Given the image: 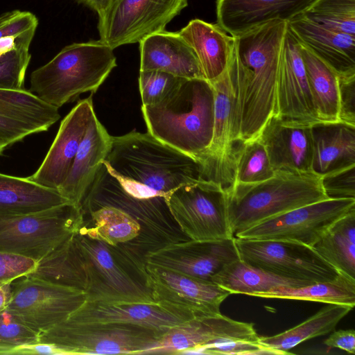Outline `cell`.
<instances>
[{
    "label": "cell",
    "instance_id": "cell-1",
    "mask_svg": "<svg viewBox=\"0 0 355 355\" xmlns=\"http://www.w3.org/2000/svg\"><path fill=\"white\" fill-rule=\"evenodd\" d=\"M288 21L275 19L234 37L227 65L235 90V141L255 139L272 114Z\"/></svg>",
    "mask_w": 355,
    "mask_h": 355
},
{
    "label": "cell",
    "instance_id": "cell-2",
    "mask_svg": "<svg viewBox=\"0 0 355 355\" xmlns=\"http://www.w3.org/2000/svg\"><path fill=\"white\" fill-rule=\"evenodd\" d=\"M141 111L148 133L196 159L210 144L214 93L205 78H182L162 100L142 105Z\"/></svg>",
    "mask_w": 355,
    "mask_h": 355
},
{
    "label": "cell",
    "instance_id": "cell-3",
    "mask_svg": "<svg viewBox=\"0 0 355 355\" xmlns=\"http://www.w3.org/2000/svg\"><path fill=\"white\" fill-rule=\"evenodd\" d=\"M116 176L165 197L181 185L203 179L200 162L148 132L112 137L103 161Z\"/></svg>",
    "mask_w": 355,
    "mask_h": 355
},
{
    "label": "cell",
    "instance_id": "cell-4",
    "mask_svg": "<svg viewBox=\"0 0 355 355\" xmlns=\"http://www.w3.org/2000/svg\"><path fill=\"white\" fill-rule=\"evenodd\" d=\"M233 236L293 209L328 199L322 176L313 171H275L263 181L233 184L225 189Z\"/></svg>",
    "mask_w": 355,
    "mask_h": 355
},
{
    "label": "cell",
    "instance_id": "cell-5",
    "mask_svg": "<svg viewBox=\"0 0 355 355\" xmlns=\"http://www.w3.org/2000/svg\"><path fill=\"white\" fill-rule=\"evenodd\" d=\"M73 239L85 270L87 301L155 302L146 262L80 228Z\"/></svg>",
    "mask_w": 355,
    "mask_h": 355
},
{
    "label": "cell",
    "instance_id": "cell-6",
    "mask_svg": "<svg viewBox=\"0 0 355 355\" xmlns=\"http://www.w3.org/2000/svg\"><path fill=\"white\" fill-rule=\"evenodd\" d=\"M116 66L114 49L100 40L73 43L32 72L30 90L58 109L83 93H95Z\"/></svg>",
    "mask_w": 355,
    "mask_h": 355
},
{
    "label": "cell",
    "instance_id": "cell-7",
    "mask_svg": "<svg viewBox=\"0 0 355 355\" xmlns=\"http://www.w3.org/2000/svg\"><path fill=\"white\" fill-rule=\"evenodd\" d=\"M164 332L131 324L65 320L40 334L39 343L53 345L61 354H146Z\"/></svg>",
    "mask_w": 355,
    "mask_h": 355
},
{
    "label": "cell",
    "instance_id": "cell-8",
    "mask_svg": "<svg viewBox=\"0 0 355 355\" xmlns=\"http://www.w3.org/2000/svg\"><path fill=\"white\" fill-rule=\"evenodd\" d=\"M80 207L71 203L42 212L0 215V253L38 261L81 227Z\"/></svg>",
    "mask_w": 355,
    "mask_h": 355
},
{
    "label": "cell",
    "instance_id": "cell-9",
    "mask_svg": "<svg viewBox=\"0 0 355 355\" xmlns=\"http://www.w3.org/2000/svg\"><path fill=\"white\" fill-rule=\"evenodd\" d=\"M102 207L119 209L135 218L164 247L189 239L173 218L164 196L145 198L127 189L104 162L100 165L80 206L82 213Z\"/></svg>",
    "mask_w": 355,
    "mask_h": 355
},
{
    "label": "cell",
    "instance_id": "cell-10",
    "mask_svg": "<svg viewBox=\"0 0 355 355\" xmlns=\"http://www.w3.org/2000/svg\"><path fill=\"white\" fill-rule=\"evenodd\" d=\"M181 231L191 240L234 238L228 221L225 189L204 179L185 184L166 198Z\"/></svg>",
    "mask_w": 355,
    "mask_h": 355
},
{
    "label": "cell",
    "instance_id": "cell-11",
    "mask_svg": "<svg viewBox=\"0 0 355 355\" xmlns=\"http://www.w3.org/2000/svg\"><path fill=\"white\" fill-rule=\"evenodd\" d=\"M239 259L285 279L309 283L331 281L338 271L309 245L288 241L235 238Z\"/></svg>",
    "mask_w": 355,
    "mask_h": 355
},
{
    "label": "cell",
    "instance_id": "cell-12",
    "mask_svg": "<svg viewBox=\"0 0 355 355\" xmlns=\"http://www.w3.org/2000/svg\"><path fill=\"white\" fill-rule=\"evenodd\" d=\"M6 310L38 335L64 321L85 301L81 289L28 275L11 282Z\"/></svg>",
    "mask_w": 355,
    "mask_h": 355
},
{
    "label": "cell",
    "instance_id": "cell-13",
    "mask_svg": "<svg viewBox=\"0 0 355 355\" xmlns=\"http://www.w3.org/2000/svg\"><path fill=\"white\" fill-rule=\"evenodd\" d=\"M188 0H111L98 15L100 40L112 49L165 30Z\"/></svg>",
    "mask_w": 355,
    "mask_h": 355
},
{
    "label": "cell",
    "instance_id": "cell-14",
    "mask_svg": "<svg viewBox=\"0 0 355 355\" xmlns=\"http://www.w3.org/2000/svg\"><path fill=\"white\" fill-rule=\"evenodd\" d=\"M355 208V198H328L266 219L234 238L288 241L311 247L339 218Z\"/></svg>",
    "mask_w": 355,
    "mask_h": 355
},
{
    "label": "cell",
    "instance_id": "cell-15",
    "mask_svg": "<svg viewBox=\"0 0 355 355\" xmlns=\"http://www.w3.org/2000/svg\"><path fill=\"white\" fill-rule=\"evenodd\" d=\"M214 93V127L209 146L197 160L204 180L224 189L234 182L235 141V90L229 71L210 83Z\"/></svg>",
    "mask_w": 355,
    "mask_h": 355
},
{
    "label": "cell",
    "instance_id": "cell-16",
    "mask_svg": "<svg viewBox=\"0 0 355 355\" xmlns=\"http://www.w3.org/2000/svg\"><path fill=\"white\" fill-rule=\"evenodd\" d=\"M272 116L309 124L320 122L297 39L287 26L279 60Z\"/></svg>",
    "mask_w": 355,
    "mask_h": 355
},
{
    "label": "cell",
    "instance_id": "cell-17",
    "mask_svg": "<svg viewBox=\"0 0 355 355\" xmlns=\"http://www.w3.org/2000/svg\"><path fill=\"white\" fill-rule=\"evenodd\" d=\"M239 259L235 238L213 241L188 240L148 252L147 264L205 281L227 264Z\"/></svg>",
    "mask_w": 355,
    "mask_h": 355
},
{
    "label": "cell",
    "instance_id": "cell-18",
    "mask_svg": "<svg viewBox=\"0 0 355 355\" xmlns=\"http://www.w3.org/2000/svg\"><path fill=\"white\" fill-rule=\"evenodd\" d=\"M197 316L200 315L164 302L86 300L66 320L77 323H125L166 331Z\"/></svg>",
    "mask_w": 355,
    "mask_h": 355
},
{
    "label": "cell",
    "instance_id": "cell-19",
    "mask_svg": "<svg viewBox=\"0 0 355 355\" xmlns=\"http://www.w3.org/2000/svg\"><path fill=\"white\" fill-rule=\"evenodd\" d=\"M152 297L195 313L198 315L221 313L220 306L230 293L211 281L146 263Z\"/></svg>",
    "mask_w": 355,
    "mask_h": 355
},
{
    "label": "cell",
    "instance_id": "cell-20",
    "mask_svg": "<svg viewBox=\"0 0 355 355\" xmlns=\"http://www.w3.org/2000/svg\"><path fill=\"white\" fill-rule=\"evenodd\" d=\"M258 339L253 323L236 321L221 313L205 315L168 329L146 354H180L216 340Z\"/></svg>",
    "mask_w": 355,
    "mask_h": 355
},
{
    "label": "cell",
    "instance_id": "cell-21",
    "mask_svg": "<svg viewBox=\"0 0 355 355\" xmlns=\"http://www.w3.org/2000/svg\"><path fill=\"white\" fill-rule=\"evenodd\" d=\"M94 115L92 95L78 101L61 121L40 166L28 178L42 186L58 190L69 173Z\"/></svg>",
    "mask_w": 355,
    "mask_h": 355
},
{
    "label": "cell",
    "instance_id": "cell-22",
    "mask_svg": "<svg viewBox=\"0 0 355 355\" xmlns=\"http://www.w3.org/2000/svg\"><path fill=\"white\" fill-rule=\"evenodd\" d=\"M60 118L58 108L31 91L0 89V145L4 148L46 131Z\"/></svg>",
    "mask_w": 355,
    "mask_h": 355
},
{
    "label": "cell",
    "instance_id": "cell-23",
    "mask_svg": "<svg viewBox=\"0 0 355 355\" xmlns=\"http://www.w3.org/2000/svg\"><path fill=\"white\" fill-rule=\"evenodd\" d=\"M311 125L270 116L258 138L275 171H312Z\"/></svg>",
    "mask_w": 355,
    "mask_h": 355
},
{
    "label": "cell",
    "instance_id": "cell-24",
    "mask_svg": "<svg viewBox=\"0 0 355 355\" xmlns=\"http://www.w3.org/2000/svg\"><path fill=\"white\" fill-rule=\"evenodd\" d=\"M80 229L91 237L128 251L146 262L148 252L164 246L150 236L128 213L113 207H102L82 213Z\"/></svg>",
    "mask_w": 355,
    "mask_h": 355
},
{
    "label": "cell",
    "instance_id": "cell-25",
    "mask_svg": "<svg viewBox=\"0 0 355 355\" xmlns=\"http://www.w3.org/2000/svg\"><path fill=\"white\" fill-rule=\"evenodd\" d=\"M313 0H217V24L232 37L267 21H288Z\"/></svg>",
    "mask_w": 355,
    "mask_h": 355
},
{
    "label": "cell",
    "instance_id": "cell-26",
    "mask_svg": "<svg viewBox=\"0 0 355 355\" xmlns=\"http://www.w3.org/2000/svg\"><path fill=\"white\" fill-rule=\"evenodd\" d=\"M288 25L299 42L339 77L355 76V36L336 31L298 15Z\"/></svg>",
    "mask_w": 355,
    "mask_h": 355
},
{
    "label": "cell",
    "instance_id": "cell-27",
    "mask_svg": "<svg viewBox=\"0 0 355 355\" xmlns=\"http://www.w3.org/2000/svg\"><path fill=\"white\" fill-rule=\"evenodd\" d=\"M139 43L140 70H157L182 78H204L197 57L178 32L153 33Z\"/></svg>",
    "mask_w": 355,
    "mask_h": 355
},
{
    "label": "cell",
    "instance_id": "cell-28",
    "mask_svg": "<svg viewBox=\"0 0 355 355\" xmlns=\"http://www.w3.org/2000/svg\"><path fill=\"white\" fill-rule=\"evenodd\" d=\"M112 136L96 114L79 146L69 173L58 191L80 207L82 201L110 148Z\"/></svg>",
    "mask_w": 355,
    "mask_h": 355
},
{
    "label": "cell",
    "instance_id": "cell-29",
    "mask_svg": "<svg viewBox=\"0 0 355 355\" xmlns=\"http://www.w3.org/2000/svg\"><path fill=\"white\" fill-rule=\"evenodd\" d=\"M178 33L194 51L205 80L211 83L225 71L234 37L228 35L217 23L194 19Z\"/></svg>",
    "mask_w": 355,
    "mask_h": 355
},
{
    "label": "cell",
    "instance_id": "cell-30",
    "mask_svg": "<svg viewBox=\"0 0 355 355\" xmlns=\"http://www.w3.org/2000/svg\"><path fill=\"white\" fill-rule=\"evenodd\" d=\"M312 171L323 175L355 164V126L320 121L311 125Z\"/></svg>",
    "mask_w": 355,
    "mask_h": 355
},
{
    "label": "cell",
    "instance_id": "cell-31",
    "mask_svg": "<svg viewBox=\"0 0 355 355\" xmlns=\"http://www.w3.org/2000/svg\"><path fill=\"white\" fill-rule=\"evenodd\" d=\"M71 202L58 190L28 178L0 173V215L31 214Z\"/></svg>",
    "mask_w": 355,
    "mask_h": 355
},
{
    "label": "cell",
    "instance_id": "cell-32",
    "mask_svg": "<svg viewBox=\"0 0 355 355\" xmlns=\"http://www.w3.org/2000/svg\"><path fill=\"white\" fill-rule=\"evenodd\" d=\"M313 105L320 121L340 122L339 76L300 42Z\"/></svg>",
    "mask_w": 355,
    "mask_h": 355
},
{
    "label": "cell",
    "instance_id": "cell-33",
    "mask_svg": "<svg viewBox=\"0 0 355 355\" xmlns=\"http://www.w3.org/2000/svg\"><path fill=\"white\" fill-rule=\"evenodd\" d=\"M211 282L230 294L255 296L282 288H295L312 283L282 278L252 266L240 259L224 266Z\"/></svg>",
    "mask_w": 355,
    "mask_h": 355
},
{
    "label": "cell",
    "instance_id": "cell-34",
    "mask_svg": "<svg viewBox=\"0 0 355 355\" xmlns=\"http://www.w3.org/2000/svg\"><path fill=\"white\" fill-rule=\"evenodd\" d=\"M327 304L305 321L282 333L259 337V343L279 354H290L288 351L300 343L333 331L340 320L353 308L345 305Z\"/></svg>",
    "mask_w": 355,
    "mask_h": 355
},
{
    "label": "cell",
    "instance_id": "cell-35",
    "mask_svg": "<svg viewBox=\"0 0 355 355\" xmlns=\"http://www.w3.org/2000/svg\"><path fill=\"white\" fill-rule=\"evenodd\" d=\"M312 248L338 272L355 279V208L336 220Z\"/></svg>",
    "mask_w": 355,
    "mask_h": 355
},
{
    "label": "cell",
    "instance_id": "cell-36",
    "mask_svg": "<svg viewBox=\"0 0 355 355\" xmlns=\"http://www.w3.org/2000/svg\"><path fill=\"white\" fill-rule=\"evenodd\" d=\"M74 235L40 259L34 270L26 275L85 291V274Z\"/></svg>",
    "mask_w": 355,
    "mask_h": 355
},
{
    "label": "cell",
    "instance_id": "cell-37",
    "mask_svg": "<svg viewBox=\"0 0 355 355\" xmlns=\"http://www.w3.org/2000/svg\"><path fill=\"white\" fill-rule=\"evenodd\" d=\"M256 297L277 298L349 306L355 305V279L343 273L331 281L315 282L295 288H282L260 293Z\"/></svg>",
    "mask_w": 355,
    "mask_h": 355
},
{
    "label": "cell",
    "instance_id": "cell-38",
    "mask_svg": "<svg viewBox=\"0 0 355 355\" xmlns=\"http://www.w3.org/2000/svg\"><path fill=\"white\" fill-rule=\"evenodd\" d=\"M274 173L266 150L259 138L238 143L234 154L233 184L261 182L271 178Z\"/></svg>",
    "mask_w": 355,
    "mask_h": 355
},
{
    "label": "cell",
    "instance_id": "cell-39",
    "mask_svg": "<svg viewBox=\"0 0 355 355\" xmlns=\"http://www.w3.org/2000/svg\"><path fill=\"white\" fill-rule=\"evenodd\" d=\"M300 15L330 29L355 36V0H313Z\"/></svg>",
    "mask_w": 355,
    "mask_h": 355
},
{
    "label": "cell",
    "instance_id": "cell-40",
    "mask_svg": "<svg viewBox=\"0 0 355 355\" xmlns=\"http://www.w3.org/2000/svg\"><path fill=\"white\" fill-rule=\"evenodd\" d=\"M39 343V335L6 309L0 312V354H14L18 348Z\"/></svg>",
    "mask_w": 355,
    "mask_h": 355
},
{
    "label": "cell",
    "instance_id": "cell-41",
    "mask_svg": "<svg viewBox=\"0 0 355 355\" xmlns=\"http://www.w3.org/2000/svg\"><path fill=\"white\" fill-rule=\"evenodd\" d=\"M31 55L29 49H15L0 55V89H24V78Z\"/></svg>",
    "mask_w": 355,
    "mask_h": 355
},
{
    "label": "cell",
    "instance_id": "cell-42",
    "mask_svg": "<svg viewBox=\"0 0 355 355\" xmlns=\"http://www.w3.org/2000/svg\"><path fill=\"white\" fill-rule=\"evenodd\" d=\"M182 79L161 71H139V87L142 105H151L159 102Z\"/></svg>",
    "mask_w": 355,
    "mask_h": 355
},
{
    "label": "cell",
    "instance_id": "cell-43",
    "mask_svg": "<svg viewBox=\"0 0 355 355\" xmlns=\"http://www.w3.org/2000/svg\"><path fill=\"white\" fill-rule=\"evenodd\" d=\"M193 354H279L258 341L221 340L191 349Z\"/></svg>",
    "mask_w": 355,
    "mask_h": 355
},
{
    "label": "cell",
    "instance_id": "cell-44",
    "mask_svg": "<svg viewBox=\"0 0 355 355\" xmlns=\"http://www.w3.org/2000/svg\"><path fill=\"white\" fill-rule=\"evenodd\" d=\"M322 184L329 198H355V164L323 175Z\"/></svg>",
    "mask_w": 355,
    "mask_h": 355
},
{
    "label": "cell",
    "instance_id": "cell-45",
    "mask_svg": "<svg viewBox=\"0 0 355 355\" xmlns=\"http://www.w3.org/2000/svg\"><path fill=\"white\" fill-rule=\"evenodd\" d=\"M37 262L21 256L0 253V286L31 273Z\"/></svg>",
    "mask_w": 355,
    "mask_h": 355
},
{
    "label": "cell",
    "instance_id": "cell-46",
    "mask_svg": "<svg viewBox=\"0 0 355 355\" xmlns=\"http://www.w3.org/2000/svg\"><path fill=\"white\" fill-rule=\"evenodd\" d=\"M38 19L28 11L14 10L0 17V38L37 28Z\"/></svg>",
    "mask_w": 355,
    "mask_h": 355
},
{
    "label": "cell",
    "instance_id": "cell-47",
    "mask_svg": "<svg viewBox=\"0 0 355 355\" xmlns=\"http://www.w3.org/2000/svg\"><path fill=\"white\" fill-rule=\"evenodd\" d=\"M340 121L355 126V76L339 77Z\"/></svg>",
    "mask_w": 355,
    "mask_h": 355
},
{
    "label": "cell",
    "instance_id": "cell-48",
    "mask_svg": "<svg viewBox=\"0 0 355 355\" xmlns=\"http://www.w3.org/2000/svg\"><path fill=\"white\" fill-rule=\"evenodd\" d=\"M36 28L0 38V55L15 49H29Z\"/></svg>",
    "mask_w": 355,
    "mask_h": 355
},
{
    "label": "cell",
    "instance_id": "cell-49",
    "mask_svg": "<svg viewBox=\"0 0 355 355\" xmlns=\"http://www.w3.org/2000/svg\"><path fill=\"white\" fill-rule=\"evenodd\" d=\"M329 347H337L349 354L355 353V332L354 329L334 331L324 341Z\"/></svg>",
    "mask_w": 355,
    "mask_h": 355
},
{
    "label": "cell",
    "instance_id": "cell-50",
    "mask_svg": "<svg viewBox=\"0 0 355 355\" xmlns=\"http://www.w3.org/2000/svg\"><path fill=\"white\" fill-rule=\"evenodd\" d=\"M14 354H61L52 345L37 343L18 348Z\"/></svg>",
    "mask_w": 355,
    "mask_h": 355
},
{
    "label": "cell",
    "instance_id": "cell-51",
    "mask_svg": "<svg viewBox=\"0 0 355 355\" xmlns=\"http://www.w3.org/2000/svg\"><path fill=\"white\" fill-rule=\"evenodd\" d=\"M98 13L101 14L111 0H76Z\"/></svg>",
    "mask_w": 355,
    "mask_h": 355
},
{
    "label": "cell",
    "instance_id": "cell-52",
    "mask_svg": "<svg viewBox=\"0 0 355 355\" xmlns=\"http://www.w3.org/2000/svg\"><path fill=\"white\" fill-rule=\"evenodd\" d=\"M11 282L0 286V312L5 310L11 297Z\"/></svg>",
    "mask_w": 355,
    "mask_h": 355
},
{
    "label": "cell",
    "instance_id": "cell-53",
    "mask_svg": "<svg viewBox=\"0 0 355 355\" xmlns=\"http://www.w3.org/2000/svg\"><path fill=\"white\" fill-rule=\"evenodd\" d=\"M5 148L0 145V155H1L2 152L3 151Z\"/></svg>",
    "mask_w": 355,
    "mask_h": 355
}]
</instances>
